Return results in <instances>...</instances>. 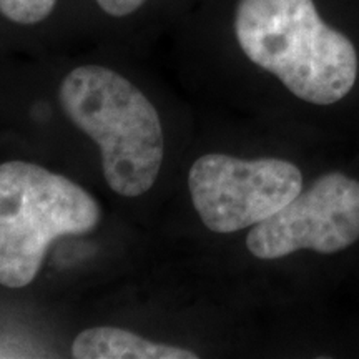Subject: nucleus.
Wrapping results in <instances>:
<instances>
[{
  "label": "nucleus",
  "instance_id": "f257e3e1",
  "mask_svg": "<svg viewBox=\"0 0 359 359\" xmlns=\"http://www.w3.org/2000/svg\"><path fill=\"white\" fill-rule=\"evenodd\" d=\"M235 34L255 65L304 102L331 105L356 83L354 45L321 20L313 0H240Z\"/></svg>",
  "mask_w": 359,
  "mask_h": 359
},
{
  "label": "nucleus",
  "instance_id": "f03ea898",
  "mask_svg": "<svg viewBox=\"0 0 359 359\" xmlns=\"http://www.w3.org/2000/svg\"><path fill=\"white\" fill-rule=\"evenodd\" d=\"M58 95L70 122L100 147L111 190L133 198L154 187L165 138L155 107L140 90L107 67L83 65L67 75Z\"/></svg>",
  "mask_w": 359,
  "mask_h": 359
},
{
  "label": "nucleus",
  "instance_id": "7ed1b4c3",
  "mask_svg": "<svg viewBox=\"0 0 359 359\" xmlns=\"http://www.w3.org/2000/svg\"><path fill=\"white\" fill-rule=\"evenodd\" d=\"M98 222L100 205L72 180L27 161L0 163V285L29 286L55 238Z\"/></svg>",
  "mask_w": 359,
  "mask_h": 359
},
{
  "label": "nucleus",
  "instance_id": "20e7f679",
  "mask_svg": "<svg viewBox=\"0 0 359 359\" xmlns=\"http://www.w3.org/2000/svg\"><path fill=\"white\" fill-rule=\"evenodd\" d=\"M188 187L193 206L208 230L235 233L288 205L303 190V175L286 160L208 154L193 163Z\"/></svg>",
  "mask_w": 359,
  "mask_h": 359
},
{
  "label": "nucleus",
  "instance_id": "39448f33",
  "mask_svg": "<svg viewBox=\"0 0 359 359\" xmlns=\"http://www.w3.org/2000/svg\"><path fill=\"white\" fill-rule=\"evenodd\" d=\"M359 240V180L323 175L246 236L250 253L278 259L299 250L334 255Z\"/></svg>",
  "mask_w": 359,
  "mask_h": 359
},
{
  "label": "nucleus",
  "instance_id": "423d86ee",
  "mask_svg": "<svg viewBox=\"0 0 359 359\" xmlns=\"http://www.w3.org/2000/svg\"><path fill=\"white\" fill-rule=\"evenodd\" d=\"M72 356L77 359H196L188 349L154 343L115 326L88 327L75 338Z\"/></svg>",
  "mask_w": 359,
  "mask_h": 359
},
{
  "label": "nucleus",
  "instance_id": "0eeeda50",
  "mask_svg": "<svg viewBox=\"0 0 359 359\" xmlns=\"http://www.w3.org/2000/svg\"><path fill=\"white\" fill-rule=\"evenodd\" d=\"M57 0H0V15L17 25H35L47 19Z\"/></svg>",
  "mask_w": 359,
  "mask_h": 359
},
{
  "label": "nucleus",
  "instance_id": "6e6552de",
  "mask_svg": "<svg viewBox=\"0 0 359 359\" xmlns=\"http://www.w3.org/2000/svg\"><path fill=\"white\" fill-rule=\"evenodd\" d=\"M98 7L111 17H127L137 12L145 0H97Z\"/></svg>",
  "mask_w": 359,
  "mask_h": 359
}]
</instances>
